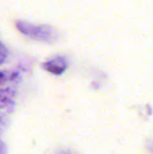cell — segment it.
<instances>
[{
	"mask_svg": "<svg viewBox=\"0 0 153 154\" xmlns=\"http://www.w3.org/2000/svg\"><path fill=\"white\" fill-rule=\"evenodd\" d=\"M20 31H22L25 34H30L31 36L41 37L43 40L45 37L51 36V30L45 29V26H35L32 24H27L25 23H22L21 24H17Z\"/></svg>",
	"mask_w": 153,
	"mask_h": 154,
	"instance_id": "cell-1",
	"label": "cell"
},
{
	"mask_svg": "<svg viewBox=\"0 0 153 154\" xmlns=\"http://www.w3.org/2000/svg\"><path fill=\"white\" fill-rule=\"evenodd\" d=\"M43 68L45 70L53 73V74H61L67 68V60L62 58H55L52 59L43 64Z\"/></svg>",
	"mask_w": 153,
	"mask_h": 154,
	"instance_id": "cell-2",
	"label": "cell"
},
{
	"mask_svg": "<svg viewBox=\"0 0 153 154\" xmlns=\"http://www.w3.org/2000/svg\"><path fill=\"white\" fill-rule=\"evenodd\" d=\"M7 56V50L6 48L0 42V65L5 60Z\"/></svg>",
	"mask_w": 153,
	"mask_h": 154,
	"instance_id": "cell-3",
	"label": "cell"
},
{
	"mask_svg": "<svg viewBox=\"0 0 153 154\" xmlns=\"http://www.w3.org/2000/svg\"><path fill=\"white\" fill-rule=\"evenodd\" d=\"M0 154H6V147L1 140H0Z\"/></svg>",
	"mask_w": 153,
	"mask_h": 154,
	"instance_id": "cell-4",
	"label": "cell"
},
{
	"mask_svg": "<svg viewBox=\"0 0 153 154\" xmlns=\"http://www.w3.org/2000/svg\"><path fill=\"white\" fill-rule=\"evenodd\" d=\"M4 82H5V76L3 73H0V86L3 85ZM0 97H1V90H0Z\"/></svg>",
	"mask_w": 153,
	"mask_h": 154,
	"instance_id": "cell-5",
	"label": "cell"
}]
</instances>
